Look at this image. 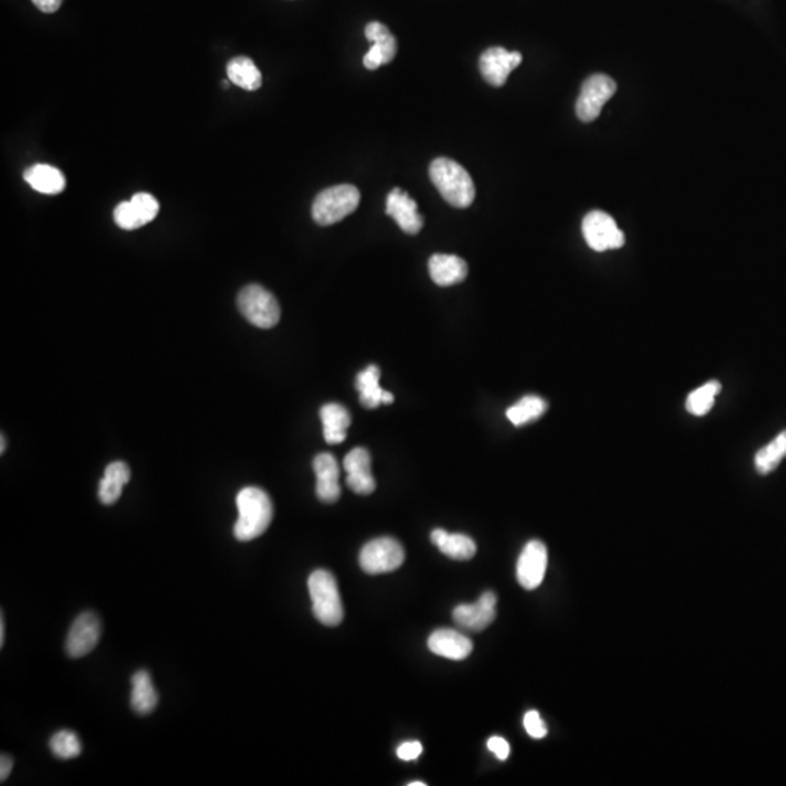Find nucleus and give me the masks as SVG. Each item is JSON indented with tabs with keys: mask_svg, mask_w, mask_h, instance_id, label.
I'll return each mask as SVG.
<instances>
[{
	"mask_svg": "<svg viewBox=\"0 0 786 786\" xmlns=\"http://www.w3.org/2000/svg\"><path fill=\"white\" fill-rule=\"evenodd\" d=\"M387 215L408 235H417L424 226V218L419 213V206L407 191L400 188H393L388 196Z\"/></svg>",
	"mask_w": 786,
	"mask_h": 786,
	"instance_id": "4468645a",
	"label": "nucleus"
},
{
	"mask_svg": "<svg viewBox=\"0 0 786 786\" xmlns=\"http://www.w3.org/2000/svg\"><path fill=\"white\" fill-rule=\"evenodd\" d=\"M12 768H14V760H12L11 756L2 754V759H0V782H6L7 778L11 775Z\"/></svg>",
	"mask_w": 786,
	"mask_h": 786,
	"instance_id": "c9c22d12",
	"label": "nucleus"
},
{
	"mask_svg": "<svg viewBox=\"0 0 786 786\" xmlns=\"http://www.w3.org/2000/svg\"><path fill=\"white\" fill-rule=\"evenodd\" d=\"M486 746L500 760H505L510 756V744L503 737H491Z\"/></svg>",
	"mask_w": 786,
	"mask_h": 786,
	"instance_id": "72a5a7b5",
	"label": "nucleus"
},
{
	"mask_svg": "<svg viewBox=\"0 0 786 786\" xmlns=\"http://www.w3.org/2000/svg\"><path fill=\"white\" fill-rule=\"evenodd\" d=\"M238 308L250 324L262 329L277 325L281 316L277 299L260 284H250L240 290Z\"/></svg>",
	"mask_w": 786,
	"mask_h": 786,
	"instance_id": "39448f33",
	"label": "nucleus"
},
{
	"mask_svg": "<svg viewBox=\"0 0 786 786\" xmlns=\"http://www.w3.org/2000/svg\"><path fill=\"white\" fill-rule=\"evenodd\" d=\"M429 271L437 286H454L466 279L468 264L456 255L436 254L430 258Z\"/></svg>",
	"mask_w": 786,
	"mask_h": 786,
	"instance_id": "a211bd4d",
	"label": "nucleus"
},
{
	"mask_svg": "<svg viewBox=\"0 0 786 786\" xmlns=\"http://www.w3.org/2000/svg\"><path fill=\"white\" fill-rule=\"evenodd\" d=\"M583 235L587 245L596 252L619 250L625 245V235L615 220L604 211H590L583 220Z\"/></svg>",
	"mask_w": 786,
	"mask_h": 786,
	"instance_id": "6e6552de",
	"label": "nucleus"
},
{
	"mask_svg": "<svg viewBox=\"0 0 786 786\" xmlns=\"http://www.w3.org/2000/svg\"><path fill=\"white\" fill-rule=\"evenodd\" d=\"M321 420L324 424V437L328 444H340L347 439V430L351 426V415L347 408L340 404H326L321 408Z\"/></svg>",
	"mask_w": 786,
	"mask_h": 786,
	"instance_id": "412c9836",
	"label": "nucleus"
},
{
	"mask_svg": "<svg viewBox=\"0 0 786 786\" xmlns=\"http://www.w3.org/2000/svg\"><path fill=\"white\" fill-rule=\"evenodd\" d=\"M344 469L347 472V485L358 495H368L376 490L372 475V458L363 447L353 449L344 459Z\"/></svg>",
	"mask_w": 786,
	"mask_h": 786,
	"instance_id": "2eb2a0df",
	"label": "nucleus"
},
{
	"mask_svg": "<svg viewBox=\"0 0 786 786\" xmlns=\"http://www.w3.org/2000/svg\"><path fill=\"white\" fill-rule=\"evenodd\" d=\"M114 220L118 228L124 230L139 229L143 226L132 201H122L118 204L114 210Z\"/></svg>",
	"mask_w": 786,
	"mask_h": 786,
	"instance_id": "7c9ffc66",
	"label": "nucleus"
},
{
	"mask_svg": "<svg viewBox=\"0 0 786 786\" xmlns=\"http://www.w3.org/2000/svg\"><path fill=\"white\" fill-rule=\"evenodd\" d=\"M525 724L526 731L529 734L532 738H536V740H540V738H544L547 737V728L545 726L544 719L540 718L539 712L537 711H529L525 715Z\"/></svg>",
	"mask_w": 786,
	"mask_h": 786,
	"instance_id": "2f4dec72",
	"label": "nucleus"
},
{
	"mask_svg": "<svg viewBox=\"0 0 786 786\" xmlns=\"http://www.w3.org/2000/svg\"><path fill=\"white\" fill-rule=\"evenodd\" d=\"M238 522L233 535L239 542H250L264 535L274 517V507L269 494L257 486L243 488L236 497Z\"/></svg>",
	"mask_w": 786,
	"mask_h": 786,
	"instance_id": "f257e3e1",
	"label": "nucleus"
},
{
	"mask_svg": "<svg viewBox=\"0 0 786 786\" xmlns=\"http://www.w3.org/2000/svg\"><path fill=\"white\" fill-rule=\"evenodd\" d=\"M360 204V191L350 184L331 186L314 198L312 206V218L321 226H331L357 210Z\"/></svg>",
	"mask_w": 786,
	"mask_h": 786,
	"instance_id": "20e7f679",
	"label": "nucleus"
},
{
	"mask_svg": "<svg viewBox=\"0 0 786 786\" xmlns=\"http://www.w3.org/2000/svg\"><path fill=\"white\" fill-rule=\"evenodd\" d=\"M228 79L233 85L245 90H257L261 88L262 75L250 58H235L226 66Z\"/></svg>",
	"mask_w": 786,
	"mask_h": 786,
	"instance_id": "393cba45",
	"label": "nucleus"
},
{
	"mask_svg": "<svg viewBox=\"0 0 786 786\" xmlns=\"http://www.w3.org/2000/svg\"><path fill=\"white\" fill-rule=\"evenodd\" d=\"M426 782H419V781H415V782L408 783V786H426Z\"/></svg>",
	"mask_w": 786,
	"mask_h": 786,
	"instance_id": "58836bf2",
	"label": "nucleus"
},
{
	"mask_svg": "<svg viewBox=\"0 0 786 786\" xmlns=\"http://www.w3.org/2000/svg\"><path fill=\"white\" fill-rule=\"evenodd\" d=\"M0 440H2V447H0V453L4 454L5 453V446H6V439H5V436H2V439H0Z\"/></svg>",
	"mask_w": 786,
	"mask_h": 786,
	"instance_id": "4c0bfd02",
	"label": "nucleus"
},
{
	"mask_svg": "<svg viewBox=\"0 0 786 786\" xmlns=\"http://www.w3.org/2000/svg\"><path fill=\"white\" fill-rule=\"evenodd\" d=\"M786 458V430L780 436L768 444L761 447L760 451L754 456V465L761 475H768L781 465V462Z\"/></svg>",
	"mask_w": 786,
	"mask_h": 786,
	"instance_id": "a878e982",
	"label": "nucleus"
},
{
	"mask_svg": "<svg viewBox=\"0 0 786 786\" xmlns=\"http://www.w3.org/2000/svg\"><path fill=\"white\" fill-rule=\"evenodd\" d=\"M422 753V744L420 741H407L398 747L397 754L400 760L409 761L420 758Z\"/></svg>",
	"mask_w": 786,
	"mask_h": 786,
	"instance_id": "473e14b6",
	"label": "nucleus"
},
{
	"mask_svg": "<svg viewBox=\"0 0 786 786\" xmlns=\"http://www.w3.org/2000/svg\"><path fill=\"white\" fill-rule=\"evenodd\" d=\"M5 643V619L4 615H2V619H0V647H4Z\"/></svg>",
	"mask_w": 786,
	"mask_h": 786,
	"instance_id": "e433bc0d",
	"label": "nucleus"
},
{
	"mask_svg": "<svg viewBox=\"0 0 786 786\" xmlns=\"http://www.w3.org/2000/svg\"><path fill=\"white\" fill-rule=\"evenodd\" d=\"M431 542L446 557L456 561H468L476 554L475 542L462 533H449L443 529L432 530Z\"/></svg>",
	"mask_w": 786,
	"mask_h": 786,
	"instance_id": "aec40b11",
	"label": "nucleus"
},
{
	"mask_svg": "<svg viewBox=\"0 0 786 786\" xmlns=\"http://www.w3.org/2000/svg\"><path fill=\"white\" fill-rule=\"evenodd\" d=\"M132 472L124 462H112L104 472V478L101 479L98 495L102 505H112L122 497V488L129 483Z\"/></svg>",
	"mask_w": 786,
	"mask_h": 786,
	"instance_id": "5701e85b",
	"label": "nucleus"
},
{
	"mask_svg": "<svg viewBox=\"0 0 786 786\" xmlns=\"http://www.w3.org/2000/svg\"><path fill=\"white\" fill-rule=\"evenodd\" d=\"M430 178L447 203L466 208L475 200V184L462 165L449 157H437L430 165Z\"/></svg>",
	"mask_w": 786,
	"mask_h": 786,
	"instance_id": "f03ea898",
	"label": "nucleus"
},
{
	"mask_svg": "<svg viewBox=\"0 0 786 786\" xmlns=\"http://www.w3.org/2000/svg\"><path fill=\"white\" fill-rule=\"evenodd\" d=\"M356 388L360 392L361 405L368 409H375L380 404H392L395 399L392 393L380 387V368L375 365L358 373Z\"/></svg>",
	"mask_w": 786,
	"mask_h": 786,
	"instance_id": "6ab92c4d",
	"label": "nucleus"
},
{
	"mask_svg": "<svg viewBox=\"0 0 786 786\" xmlns=\"http://www.w3.org/2000/svg\"><path fill=\"white\" fill-rule=\"evenodd\" d=\"M405 561V550L392 537L370 540L360 552V567L367 574H385L399 568Z\"/></svg>",
	"mask_w": 786,
	"mask_h": 786,
	"instance_id": "423d86ee",
	"label": "nucleus"
},
{
	"mask_svg": "<svg viewBox=\"0 0 786 786\" xmlns=\"http://www.w3.org/2000/svg\"><path fill=\"white\" fill-rule=\"evenodd\" d=\"M102 626L101 619L93 611H85L73 621L66 638V653L69 657L80 658L92 653L100 643Z\"/></svg>",
	"mask_w": 786,
	"mask_h": 786,
	"instance_id": "1a4fd4ad",
	"label": "nucleus"
},
{
	"mask_svg": "<svg viewBox=\"0 0 786 786\" xmlns=\"http://www.w3.org/2000/svg\"><path fill=\"white\" fill-rule=\"evenodd\" d=\"M497 616V596L485 591L476 603L459 604L453 611V621L462 629L471 632H481L495 621Z\"/></svg>",
	"mask_w": 786,
	"mask_h": 786,
	"instance_id": "9d476101",
	"label": "nucleus"
},
{
	"mask_svg": "<svg viewBox=\"0 0 786 786\" xmlns=\"http://www.w3.org/2000/svg\"><path fill=\"white\" fill-rule=\"evenodd\" d=\"M547 568V549L540 540H530L517 561V581L525 590H535L544 581Z\"/></svg>",
	"mask_w": 786,
	"mask_h": 786,
	"instance_id": "9b49d317",
	"label": "nucleus"
},
{
	"mask_svg": "<svg viewBox=\"0 0 786 786\" xmlns=\"http://www.w3.org/2000/svg\"><path fill=\"white\" fill-rule=\"evenodd\" d=\"M24 178L33 190L47 196L60 194L66 188L65 175L51 165H34L24 172Z\"/></svg>",
	"mask_w": 786,
	"mask_h": 786,
	"instance_id": "4be33fe9",
	"label": "nucleus"
},
{
	"mask_svg": "<svg viewBox=\"0 0 786 786\" xmlns=\"http://www.w3.org/2000/svg\"><path fill=\"white\" fill-rule=\"evenodd\" d=\"M316 495L322 503L333 505L341 497L340 466L333 454L321 453L313 459Z\"/></svg>",
	"mask_w": 786,
	"mask_h": 786,
	"instance_id": "dca6fc26",
	"label": "nucleus"
},
{
	"mask_svg": "<svg viewBox=\"0 0 786 786\" xmlns=\"http://www.w3.org/2000/svg\"><path fill=\"white\" fill-rule=\"evenodd\" d=\"M159 704V695L146 670L134 673L132 677V707L139 715H149Z\"/></svg>",
	"mask_w": 786,
	"mask_h": 786,
	"instance_id": "b1692460",
	"label": "nucleus"
},
{
	"mask_svg": "<svg viewBox=\"0 0 786 786\" xmlns=\"http://www.w3.org/2000/svg\"><path fill=\"white\" fill-rule=\"evenodd\" d=\"M50 750L56 758L69 760L82 753V743L79 740L78 734L69 729H61L51 737Z\"/></svg>",
	"mask_w": 786,
	"mask_h": 786,
	"instance_id": "c85d7f7f",
	"label": "nucleus"
},
{
	"mask_svg": "<svg viewBox=\"0 0 786 786\" xmlns=\"http://www.w3.org/2000/svg\"><path fill=\"white\" fill-rule=\"evenodd\" d=\"M429 648L432 654L461 662L471 655L473 643L468 636L454 629H437L429 638Z\"/></svg>",
	"mask_w": 786,
	"mask_h": 786,
	"instance_id": "f3484780",
	"label": "nucleus"
},
{
	"mask_svg": "<svg viewBox=\"0 0 786 786\" xmlns=\"http://www.w3.org/2000/svg\"><path fill=\"white\" fill-rule=\"evenodd\" d=\"M523 58L518 51H508L503 47H491L479 58L481 75L490 85L500 88L507 82L508 76L520 66Z\"/></svg>",
	"mask_w": 786,
	"mask_h": 786,
	"instance_id": "f8f14e48",
	"label": "nucleus"
},
{
	"mask_svg": "<svg viewBox=\"0 0 786 786\" xmlns=\"http://www.w3.org/2000/svg\"><path fill=\"white\" fill-rule=\"evenodd\" d=\"M547 409V404L542 398L529 395V397L522 398L518 402H515L513 407L508 408L507 419L515 426H525L527 422L539 419L540 415H544Z\"/></svg>",
	"mask_w": 786,
	"mask_h": 786,
	"instance_id": "bb28decb",
	"label": "nucleus"
},
{
	"mask_svg": "<svg viewBox=\"0 0 786 786\" xmlns=\"http://www.w3.org/2000/svg\"><path fill=\"white\" fill-rule=\"evenodd\" d=\"M130 201H132L133 206L136 208L137 215H139L143 226L151 223L156 218L157 213H159V203H157L156 198L151 196V194H134Z\"/></svg>",
	"mask_w": 786,
	"mask_h": 786,
	"instance_id": "c756f323",
	"label": "nucleus"
},
{
	"mask_svg": "<svg viewBox=\"0 0 786 786\" xmlns=\"http://www.w3.org/2000/svg\"><path fill=\"white\" fill-rule=\"evenodd\" d=\"M34 5L44 14H53L63 4V0H33Z\"/></svg>",
	"mask_w": 786,
	"mask_h": 786,
	"instance_id": "f704fd0d",
	"label": "nucleus"
},
{
	"mask_svg": "<svg viewBox=\"0 0 786 786\" xmlns=\"http://www.w3.org/2000/svg\"><path fill=\"white\" fill-rule=\"evenodd\" d=\"M618 85L608 75L590 76L581 86L579 100H577V117L583 122H591L600 115L604 105L615 95Z\"/></svg>",
	"mask_w": 786,
	"mask_h": 786,
	"instance_id": "0eeeda50",
	"label": "nucleus"
},
{
	"mask_svg": "<svg viewBox=\"0 0 786 786\" xmlns=\"http://www.w3.org/2000/svg\"><path fill=\"white\" fill-rule=\"evenodd\" d=\"M365 34L366 38L373 43L363 58L366 69L376 70L395 58L398 51L397 38L392 36L387 26H383L380 22H370L366 27Z\"/></svg>",
	"mask_w": 786,
	"mask_h": 786,
	"instance_id": "ddd939ff",
	"label": "nucleus"
},
{
	"mask_svg": "<svg viewBox=\"0 0 786 786\" xmlns=\"http://www.w3.org/2000/svg\"><path fill=\"white\" fill-rule=\"evenodd\" d=\"M308 589L314 618L322 625H340L344 619V608L335 577L326 569H316L309 577Z\"/></svg>",
	"mask_w": 786,
	"mask_h": 786,
	"instance_id": "7ed1b4c3",
	"label": "nucleus"
},
{
	"mask_svg": "<svg viewBox=\"0 0 786 786\" xmlns=\"http://www.w3.org/2000/svg\"><path fill=\"white\" fill-rule=\"evenodd\" d=\"M719 392H721V385L717 380L705 383L704 387L697 388L687 397V411L696 417L707 414L714 407L715 398L718 397Z\"/></svg>",
	"mask_w": 786,
	"mask_h": 786,
	"instance_id": "cd10ccee",
	"label": "nucleus"
}]
</instances>
